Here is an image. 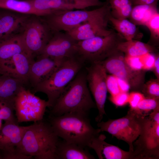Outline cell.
I'll use <instances>...</instances> for the list:
<instances>
[{
    "mask_svg": "<svg viewBox=\"0 0 159 159\" xmlns=\"http://www.w3.org/2000/svg\"><path fill=\"white\" fill-rule=\"evenodd\" d=\"M49 123L42 120L29 126L16 148L18 152L37 159H57L59 141Z\"/></svg>",
    "mask_w": 159,
    "mask_h": 159,
    "instance_id": "obj_1",
    "label": "cell"
},
{
    "mask_svg": "<svg viewBox=\"0 0 159 159\" xmlns=\"http://www.w3.org/2000/svg\"><path fill=\"white\" fill-rule=\"evenodd\" d=\"M50 124L59 138L69 143L87 148L92 139L101 132L91 125L88 115L69 112L59 116H50Z\"/></svg>",
    "mask_w": 159,
    "mask_h": 159,
    "instance_id": "obj_2",
    "label": "cell"
},
{
    "mask_svg": "<svg viewBox=\"0 0 159 159\" xmlns=\"http://www.w3.org/2000/svg\"><path fill=\"white\" fill-rule=\"evenodd\" d=\"M87 84L86 74L79 72L66 87L52 107L51 115L59 116L69 112L88 115L91 109L97 107Z\"/></svg>",
    "mask_w": 159,
    "mask_h": 159,
    "instance_id": "obj_3",
    "label": "cell"
},
{
    "mask_svg": "<svg viewBox=\"0 0 159 159\" xmlns=\"http://www.w3.org/2000/svg\"><path fill=\"white\" fill-rule=\"evenodd\" d=\"M83 62L77 57L65 59L49 77L34 87V92L45 94L49 107H52L66 87L80 72Z\"/></svg>",
    "mask_w": 159,
    "mask_h": 159,
    "instance_id": "obj_4",
    "label": "cell"
},
{
    "mask_svg": "<svg viewBox=\"0 0 159 159\" xmlns=\"http://www.w3.org/2000/svg\"><path fill=\"white\" fill-rule=\"evenodd\" d=\"M110 14L111 9L108 0L100 7L92 10H62L41 16L52 32H67L88 21Z\"/></svg>",
    "mask_w": 159,
    "mask_h": 159,
    "instance_id": "obj_5",
    "label": "cell"
},
{
    "mask_svg": "<svg viewBox=\"0 0 159 159\" xmlns=\"http://www.w3.org/2000/svg\"><path fill=\"white\" fill-rule=\"evenodd\" d=\"M125 41L118 33L112 30L109 34L78 41L76 45L77 57L84 62H100L119 51L117 46Z\"/></svg>",
    "mask_w": 159,
    "mask_h": 159,
    "instance_id": "obj_6",
    "label": "cell"
},
{
    "mask_svg": "<svg viewBox=\"0 0 159 159\" xmlns=\"http://www.w3.org/2000/svg\"><path fill=\"white\" fill-rule=\"evenodd\" d=\"M133 143L135 159L159 158V108L144 119L140 134Z\"/></svg>",
    "mask_w": 159,
    "mask_h": 159,
    "instance_id": "obj_7",
    "label": "cell"
},
{
    "mask_svg": "<svg viewBox=\"0 0 159 159\" xmlns=\"http://www.w3.org/2000/svg\"><path fill=\"white\" fill-rule=\"evenodd\" d=\"M145 116L130 108L125 116L106 122L101 121L98 122L97 125L101 132H106L126 142L129 146V151H133V143L140 134Z\"/></svg>",
    "mask_w": 159,
    "mask_h": 159,
    "instance_id": "obj_8",
    "label": "cell"
},
{
    "mask_svg": "<svg viewBox=\"0 0 159 159\" xmlns=\"http://www.w3.org/2000/svg\"><path fill=\"white\" fill-rule=\"evenodd\" d=\"M53 32L41 16L31 15L25 23L21 34L26 50L34 57L41 54Z\"/></svg>",
    "mask_w": 159,
    "mask_h": 159,
    "instance_id": "obj_9",
    "label": "cell"
},
{
    "mask_svg": "<svg viewBox=\"0 0 159 159\" xmlns=\"http://www.w3.org/2000/svg\"><path fill=\"white\" fill-rule=\"evenodd\" d=\"M14 104L18 123L42 120L46 107H49L47 101L35 95L23 86L16 96Z\"/></svg>",
    "mask_w": 159,
    "mask_h": 159,
    "instance_id": "obj_10",
    "label": "cell"
},
{
    "mask_svg": "<svg viewBox=\"0 0 159 159\" xmlns=\"http://www.w3.org/2000/svg\"><path fill=\"white\" fill-rule=\"evenodd\" d=\"M107 72L123 80L134 91H141L145 83V71H137L131 68L126 63L125 55L118 52L100 62Z\"/></svg>",
    "mask_w": 159,
    "mask_h": 159,
    "instance_id": "obj_11",
    "label": "cell"
},
{
    "mask_svg": "<svg viewBox=\"0 0 159 159\" xmlns=\"http://www.w3.org/2000/svg\"><path fill=\"white\" fill-rule=\"evenodd\" d=\"M86 79L89 87L94 97L98 114L95 118L98 122L102 121L104 115L105 104L107 92V72L100 62L92 63L87 69Z\"/></svg>",
    "mask_w": 159,
    "mask_h": 159,
    "instance_id": "obj_12",
    "label": "cell"
},
{
    "mask_svg": "<svg viewBox=\"0 0 159 159\" xmlns=\"http://www.w3.org/2000/svg\"><path fill=\"white\" fill-rule=\"evenodd\" d=\"M78 41L67 32H53L51 37L40 55L60 59L75 57Z\"/></svg>",
    "mask_w": 159,
    "mask_h": 159,
    "instance_id": "obj_13",
    "label": "cell"
},
{
    "mask_svg": "<svg viewBox=\"0 0 159 159\" xmlns=\"http://www.w3.org/2000/svg\"><path fill=\"white\" fill-rule=\"evenodd\" d=\"M34 57L29 53L16 54L0 64V74L19 80L24 83L28 81L31 64Z\"/></svg>",
    "mask_w": 159,
    "mask_h": 159,
    "instance_id": "obj_14",
    "label": "cell"
},
{
    "mask_svg": "<svg viewBox=\"0 0 159 159\" xmlns=\"http://www.w3.org/2000/svg\"><path fill=\"white\" fill-rule=\"evenodd\" d=\"M65 59H54L41 55L38 56L37 59L34 60L31 64L28 81L35 87L49 77Z\"/></svg>",
    "mask_w": 159,
    "mask_h": 159,
    "instance_id": "obj_15",
    "label": "cell"
},
{
    "mask_svg": "<svg viewBox=\"0 0 159 159\" xmlns=\"http://www.w3.org/2000/svg\"><path fill=\"white\" fill-rule=\"evenodd\" d=\"M106 136L99 134L93 137L88 147L94 150L100 159H135L133 151H125L106 142Z\"/></svg>",
    "mask_w": 159,
    "mask_h": 159,
    "instance_id": "obj_16",
    "label": "cell"
},
{
    "mask_svg": "<svg viewBox=\"0 0 159 159\" xmlns=\"http://www.w3.org/2000/svg\"><path fill=\"white\" fill-rule=\"evenodd\" d=\"M110 15L88 21L67 33L77 41L107 35L112 30L107 28Z\"/></svg>",
    "mask_w": 159,
    "mask_h": 159,
    "instance_id": "obj_17",
    "label": "cell"
},
{
    "mask_svg": "<svg viewBox=\"0 0 159 159\" xmlns=\"http://www.w3.org/2000/svg\"><path fill=\"white\" fill-rule=\"evenodd\" d=\"M27 126L5 122L0 129V151L2 155L14 150L20 143Z\"/></svg>",
    "mask_w": 159,
    "mask_h": 159,
    "instance_id": "obj_18",
    "label": "cell"
},
{
    "mask_svg": "<svg viewBox=\"0 0 159 159\" xmlns=\"http://www.w3.org/2000/svg\"><path fill=\"white\" fill-rule=\"evenodd\" d=\"M31 15L9 11L0 14V41L20 33Z\"/></svg>",
    "mask_w": 159,
    "mask_h": 159,
    "instance_id": "obj_19",
    "label": "cell"
},
{
    "mask_svg": "<svg viewBox=\"0 0 159 159\" xmlns=\"http://www.w3.org/2000/svg\"><path fill=\"white\" fill-rule=\"evenodd\" d=\"M84 147L76 144L59 141L56 150L57 159H94Z\"/></svg>",
    "mask_w": 159,
    "mask_h": 159,
    "instance_id": "obj_20",
    "label": "cell"
},
{
    "mask_svg": "<svg viewBox=\"0 0 159 159\" xmlns=\"http://www.w3.org/2000/svg\"><path fill=\"white\" fill-rule=\"evenodd\" d=\"M21 52L31 54L26 49L21 33L0 41V64L15 54Z\"/></svg>",
    "mask_w": 159,
    "mask_h": 159,
    "instance_id": "obj_21",
    "label": "cell"
},
{
    "mask_svg": "<svg viewBox=\"0 0 159 159\" xmlns=\"http://www.w3.org/2000/svg\"><path fill=\"white\" fill-rule=\"evenodd\" d=\"M0 74V100L14 104V98L24 83L9 76Z\"/></svg>",
    "mask_w": 159,
    "mask_h": 159,
    "instance_id": "obj_22",
    "label": "cell"
},
{
    "mask_svg": "<svg viewBox=\"0 0 159 159\" xmlns=\"http://www.w3.org/2000/svg\"><path fill=\"white\" fill-rule=\"evenodd\" d=\"M117 48L125 55L131 57H140L157 50L155 46L134 39L121 42L118 44Z\"/></svg>",
    "mask_w": 159,
    "mask_h": 159,
    "instance_id": "obj_23",
    "label": "cell"
},
{
    "mask_svg": "<svg viewBox=\"0 0 159 159\" xmlns=\"http://www.w3.org/2000/svg\"><path fill=\"white\" fill-rule=\"evenodd\" d=\"M109 21L111 22L117 32L126 41L132 39L139 40L143 36V34L136 25L127 19H117L113 17L111 14Z\"/></svg>",
    "mask_w": 159,
    "mask_h": 159,
    "instance_id": "obj_24",
    "label": "cell"
},
{
    "mask_svg": "<svg viewBox=\"0 0 159 159\" xmlns=\"http://www.w3.org/2000/svg\"><path fill=\"white\" fill-rule=\"evenodd\" d=\"M36 9L43 12L46 15L55 11L77 9L74 6L64 0H27Z\"/></svg>",
    "mask_w": 159,
    "mask_h": 159,
    "instance_id": "obj_25",
    "label": "cell"
},
{
    "mask_svg": "<svg viewBox=\"0 0 159 159\" xmlns=\"http://www.w3.org/2000/svg\"><path fill=\"white\" fill-rule=\"evenodd\" d=\"M0 8L26 14L46 15L44 12L35 9L27 0H0Z\"/></svg>",
    "mask_w": 159,
    "mask_h": 159,
    "instance_id": "obj_26",
    "label": "cell"
},
{
    "mask_svg": "<svg viewBox=\"0 0 159 159\" xmlns=\"http://www.w3.org/2000/svg\"><path fill=\"white\" fill-rule=\"evenodd\" d=\"M157 5L141 4L134 6L129 17L130 21L136 25L145 26L155 14L158 12Z\"/></svg>",
    "mask_w": 159,
    "mask_h": 159,
    "instance_id": "obj_27",
    "label": "cell"
},
{
    "mask_svg": "<svg viewBox=\"0 0 159 159\" xmlns=\"http://www.w3.org/2000/svg\"><path fill=\"white\" fill-rule=\"evenodd\" d=\"M111 14L114 18L119 19L129 18L132 7L129 0H108Z\"/></svg>",
    "mask_w": 159,
    "mask_h": 159,
    "instance_id": "obj_28",
    "label": "cell"
},
{
    "mask_svg": "<svg viewBox=\"0 0 159 159\" xmlns=\"http://www.w3.org/2000/svg\"><path fill=\"white\" fill-rule=\"evenodd\" d=\"M159 108V99L145 97L133 110L138 114L147 116L154 110Z\"/></svg>",
    "mask_w": 159,
    "mask_h": 159,
    "instance_id": "obj_29",
    "label": "cell"
},
{
    "mask_svg": "<svg viewBox=\"0 0 159 159\" xmlns=\"http://www.w3.org/2000/svg\"><path fill=\"white\" fill-rule=\"evenodd\" d=\"M150 32L149 44L155 46L159 42V13L155 14L145 25Z\"/></svg>",
    "mask_w": 159,
    "mask_h": 159,
    "instance_id": "obj_30",
    "label": "cell"
},
{
    "mask_svg": "<svg viewBox=\"0 0 159 159\" xmlns=\"http://www.w3.org/2000/svg\"><path fill=\"white\" fill-rule=\"evenodd\" d=\"M141 91L145 97L159 99V80L152 79L144 83Z\"/></svg>",
    "mask_w": 159,
    "mask_h": 159,
    "instance_id": "obj_31",
    "label": "cell"
},
{
    "mask_svg": "<svg viewBox=\"0 0 159 159\" xmlns=\"http://www.w3.org/2000/svg\"><path fill=\"white\" fill-rule=\"evenodd\" d=\"M14 104L0 100V118L5 122H17L14 115Z\"/></svg>",
    "mask_w": 159,
    "mask_h": 159,
    "instance_id": "obj_32",
    "label": "cell"
},
{
    "mask_svg": "<svg viewBox=\"0 0 159 159\" xmlns=\"http://www.w3.org/2000/svg\"><path fill=\"white\" fill-rule=\"evenodd\" d=\"M68 3L75 6L77 9H82L92 6H102L106 2L99 0H64Z\"/></svg>",
    "mask_w": 159,
    "mask_h": 159,
    "instance_id": "obj_33",
    "label": "cell"
},
{
    "mask_svg": "<svg viewBox=\"0 0 159 159\" xmlns=\"http://www.w3.org/2000/svg\"><path fill=\"white\" fill-rule=\"evenodd\" d=\"M106 85L107 91L111 96L115 95L121 92L117 78L113 75H107Z\"/></svg>",
    "mask_w": 159,
    "mask_h": 159,
    "instance_id": "obj_34",
    "label": "cell"
},
{
    "mask_svg": "<svg viewBox=\"0 0 159 159\" xmlns=\"http://www.w3.org/2000/svg\"><path fill=\"white\" fill-rule=\"evenodd\" d=\"M129 94L128 92H121L109 98L110 101L116 106H122L128 103Z\"/></svg>",
    "mask_w": 159,
    "mask_h": 159,
    "instance_id": "obj_35",
    "label": "cell"
},
{
    "mask_svg": "<svg viewBox=\"0 0 159 159\" xmlns=\"http://www.w3.org/2000/svg\"><path fill=\"white\" fill-rule=\"evenodd\" d=\"M153 53L146 54L140 56L143 65V70H152L155 60L156 55Z\"/></svg>",
    "mask_w": 159,
    "mask_h": 159,
    "instance_id": "obj_36",
    "label": "cell"
},
{
    "mask_svg": "<svg viewBox=\"0 0 159 159\" xmlns=\"http://www.w3.org/2000/svg\"><path fill=\"white\" fill-rule=\"evenodd\" d=\"M144 95L138 91H134L129 94L128 103L130 108L134 109L145 98Z\"/></svg>",
    "mask_w": 159,
    "mask_h": 159,
    "instance_id": "obj_37",
    "label": "cell"
},
{
    "mask_svg": "<svg viewBox=\"0 0 159 159\" xmlns=\"http://www.w3.org/2000/svg\"><path fill=\"white\" fill-rule=\"evenodd\" d=\"M125 59L127 64L132 69L137 71L143 70V65L140 57L125 55Z\"/></svg>",
    "mask_w": 159,
    "mask_h": 159,
    "instance_id": "obj_38",
    "label": "cell"
},
{
    "mask_svg": "<svg viewBox=\"0 0 159 159\" xmlns=\"http://www.w3.org/2000/svg\"><path fill=\"white\" fill-rule=\"evenodd\" d=\"M33 157L22 154L15 150L2 155L3 159H30Z\"/></svg>",
    "mask_w": 159,
    "mask_h": 159,
    "instance_id": "obj_39",
    "label": "cell"
},
{
    "mask_svg": "<svg viewBox=\"0 0 159 159\" xmlns=\"http://www.w3.org/2000/svg\"><path fill=\"white\" fill-rule=\"evenodd\" d=\"M134 6L141 4L157 5L158 0H129Z\"/></svg>",
    "mask_w": 159,
    "mask_h": 159,
    "instance_id": "obj_40",
    "label": "cell"
},
{
    "mask_svg": "<svg viewBox=\"0 0 159 159\" xmlns=\"http://www.w3.org/2000/svg\"><path fill=\"white\" fill-rule=\"evenodd\" d=\"M116 78L121 92H128L130 89L129 84L125 81L117 77Z\"/></svg>",
    "mask_w": 159,
    "mask_h": 159,
    "instance_id": "obj_41",
    "label": "cell"
},
{
    "mask_svg": "<svg viewBox=\"0 0 159 159\" xmlns=\"http://www.w3.org/2000/svg\"><path fill=\"white\" fill-rule=\"evenodd\" d=\"M152 70H153L157 79L159 80V56L156 55L155 62Z\"/></svg>",
    "mask_w": 159,
    "mask_h": 159,
    "instance_id": "obj_42",
    "label": "cell"
},
{
    "mask_svg": "<svg viewBox=\"0 0 159 159\" xmlns=\"http://www.w3.org/2000/svg\"><path fill=\"white\" fill-rule=\"evenodd\" d=\"M3 120L0 118V129L3 126L2 121Z\"/></svg>",
    "mask_w": 159,
    "mask_h": 159,
    "instance_id": "obj_43",
    "label": "cell"
},
{
    "mask_svg": "<svg viewBox=\"0 0 159 159\" xmlns=\"http://www.w3.org/2000/svg\"><path fill=\"white\" fill-rule=\"evenodd\" d=\"M2 159V154L1 152L0 151V159Z\"/></svg>",
    "mask_w": 159,
    "mask_h": 159,
    "instance_id": "obj_44",
    "label": "cell"
},
{
    "mask_svg": "<svg viewBox=\"0 0 159 159\" xmlns=\"http://www.w3.org/2000/svg\"></svg>",
    "mask_w": 159,
    "mask_h": 159,
    "instance_id": "obj_45",
    "label": "cell"
}]
</instances>
